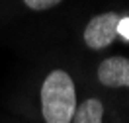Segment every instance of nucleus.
<instances>
[{
    "label": "nucleus",
    "instance_id": "obj_4",
    "mask_svg": "<svg viewBox=\"0 0 129 123\" xmlns=\"http://www.w3.org/2000/svg\"><path fill=\"white\" fill-rule=\"evenodd\" d=\"M104 119V106L96 98L84 100L80 106H76L71 123H102Z\"/></svg>",
    "mask_w": 129,
    "mask_h": 123
},
{
    "label": "nucleus",
    "instance_id": "obj_6",
    "mask_svg": "<svg viewBox=\"0 0 129 123\" xmlns=\"http://www.w3.org/2000/svg\"><path fill=\"white\" fill-rule=\"evenodd\" d=\"M117 33H119L125 41H129V16L119 18V22H117Z\"/></svg>",
    "mask_w": 129,
    "mask_h": 123
},
{
    "label": "nucleus",
    "instance_id": "obj_1",
    "mask_svg": "<svg viewBox=\"0 0 129 123\" xmlns=\"http://www.w3.org/2000/svg\"><path fill=\"white\" fill-rule=\"evenodd\" d=\"M76 88L64 70H53L41 86V113L45 123H71L76 111Z\"/></svg>",
    "mask_w": 129,
    "mask_h": 123
},
{
    "label": "nucleus",
    "instance_id": "obj_5",
    "mask_svg": "<svg viewBox=\"0 0 129 123\" xmlns=\"http://www.w3.org/2000/svg\"><path fill=\"white\" fill-rule=\"evenodd\" d=\"M24 2L27 8L35 10V12H43V10H49L53 6H57V4H61L63 0H24Z\"/></svg>",
    "mask_w": 129,
    "mask_h": 123
},
{
    "label": "nucleus",
    "instance_id": "obj_2",
    "mask_svg": "<svg viewBox=\"0 0 129 123\" xmlns=\"http://www.w3.org/2000/svg\"><path fill=\"white\" fill-rule=\"evenodd\" d=\"M117 22L119 16L113 12H106L100 16L92 18L84 29V43L90 49H106L112 45L115 35H117Z\"/></svg>",
    "mask_w": 129,
    "mask_h": 123
},
{
    "label": "nucleus",
    "instance_id": "obj_3",
    "mask_svg": "<svg viewBox=\"0 0 129 123\" xmlns=\"http://www.w3.org/2000/svg\"><path fill=\"white\" fill-rule=\"evenodd\" d=\"M98 80L108 88H129V59L110 57L98 65Z\"/></svg>",
    "mask_w": 129,
    "mask_h": 123
}]
</instances>
